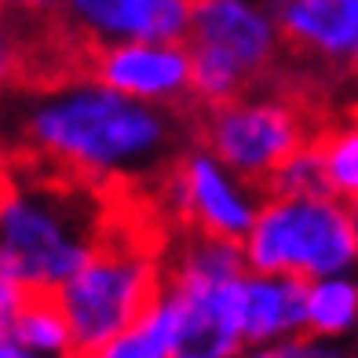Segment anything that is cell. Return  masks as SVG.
Segmentation results:
<instances>
[{"mask_svg":"<svg viewBox=\"0 0 358 358\" xmlns=\"http://www.w3.org/2000/svg\"><path fill=\"white\" fill-rule=\"evenodd\" d=\"M194 143V103H139L88 77L15 80L0 92V157L103 190L161 194Z\"/></svg>","mask_w":358,"mask_h":358,"instance_id":"1","label":"cell"},{"mask_svg":"<svg viewBox=\"0 0 358 358\" xmlns=\"http://www.w3.org/2000/svg\"><path fill=\"white\" fill-rule=\"evenodd\" d=\"M117 194L0 157V274L59 292L103 241Z\"/></svg>","mask_w":358,"mask_h":358,"instance_id":"2","label":"cell"},{"mask_svg":"<svg viewBox=\"0 0 358 358\" xmlns=\"http://www.w3.org/2000/svg\"><path fill=\"white\" fill-rule=\"evenodd\" d=\"M325 124L329 121L315 99V88L285 73L274 85L241 95L234 103L208 110L194 106L198 143L264 198L274 172L307 143H315L325 132Z\"/></svg>","mask_w":358,"mask_h":358,"instance_id":"3","label":"cell"},{"mask_svg":"<svg viewBox=\"0 0 358 358\" xmlns=\"http://www.w3.org/2000/svg\"><path fill=\"white\" fill-rule=\"evenodd\" d=\"M194 106H223L285 73L278 0H194Z\"/></svg>","mask_w":358,"mask_h":358,"instance_id":"4","label":"cell"},{"mask_svg":"<svg viewBox=\"0 0 358 358\" xmlns=\"http://www.w3.org/2000/svg\"><path fill=\"white\" fill-rule=\"evenodd\" d=\"M241 252L252 274H292L307 282L336 278L358 259L351 208L333 194L267 198Z\"/></svg>","mask_w":358,"mask_h":358,"instance_id":"5","label":"cell"},{"mask_svg":"<svg viewBox=\"0 0 358 358\" xmlns=\"http://www.w3.org/2000/svg\"><path fill=\"white\" fill-rule=\"evenodd\" d=\"M264 201V194L249 187L245 179H238L201 143H194L179 157V165L165 183V208L172 227L234 241V245H245Z\"/></svg>","mask_w":358,"mask_h":358,"instance_id":"6","label":"cell"},{"mask_svg":"<svg viewBox=\"0 0 358 358\" xmlns=\"http://www.w3.org/2000/svg\"><path fill=\"white\" fill-rule=\"evenodd\" d=\"M194 0H59L55 26L80 55L117 44H183Z\"/></svg>","mask_w":358,"mask_h":358,"instance_id":"7","label":"cell"},{"mask_svg":"<svg viewBox=\"0 0 358 358\" xmlns=\"http://www.w3.org/2000/svg\"><path fill=\"white\" fill-rule=\"evenodd\" d=\"M85 77L157 106L194 103V59L183 44H117L85 55Z\"/></svg>","mask_w":358,"mask_h":358,"instance_id":"8","label":"cell"},{"mask_svg":"<svg viewBox=\"0 0 358 358\" xmlns=\"http://www.w3.org/2000/svg\"><path fill=\"white\" fill-rule=\"evenodd\" d=\"M285 70L358 77V0H278Z\"/></svg>","mask_w":358,"mask_h":358,"instance_id":"9","label":"cell"},{"mask_svg":"<svg viewBox=\"0 0 358 358\" xmlns=\"http://www.w3.org/2000/svg\"><path fill=\"white\" fill-rule=\"evenodd\" d=\"M307 278L292 274H245L241 289V318H245V344L264 348L285 336L307 333Z\"/></svg>","mask_w":358,"mask_h":358,"instance_id":"10","label":"cell"},{"mask_svg":"<svg viewBox=\"0 0 358 358\" xmlns=\"http://www.w3.org/2000/svg\"><path fill=\"white\" fill-rule=\"evenodd\" d=\"M11 340L22 344L26 351H34L37 358L73 355V333H70V318L62 311L59 292H26Z\"/></svg>","mask_w":358,"mask_h":358,"instance_id":"11","label":"cell"},{"mask_svg":"<svg viewBox=\"0 0 358 358\" xmlns=\"http://www.w3.org/2000/svg\"><path fill=\"white\" fill-rule=\"evenodd\" d=\"M358 329V282L355 278H318L307 289V333L336 340Z\"/></svg>","mask_w":358,"mask_h":358,"instance_id":"12","label":"cell"},{"mask_svg":"<svg viewBox=\"0 0 358 358\" xmlns=\"http://www.w3.org/2000/svg\"><path fill=\"white\" fill-rule=\"evenodd\" d=\"M322 165H325V183H329L333 198H358V103L325 124V132L315 139Z\"/></svg>","mask_w":358,"mask_h":358,"instance_id":"13","label":"cell"},{"mask_svg":"<svg viewBox=\"0 0 358 358\" xmlns=\"http://www.w3.org/2000/svg\"><path fill=\"white\" fill-rule=\"evenodd\" d=\"M176 351V325H172V303L161 296L146 318H139L132 329H124L117 340L95 355V358H172Z\"/></svg>","mask_w":358,"mask_h":358,"instance_id":"14","label":"cell"},{"mask_svg":"<svg viewBox=\"0 0 358 358\" xmlns=\"http://www.w3.org/2000/svg\"><path fill=\"white\" fill-rule=\"evenodd\" d=\"M241 358H351V355L340 344H333V340L300 333V336H285V340H274V344H264V348H249Z\"/></svg>","mask_w":358,"mask_h":358,"instance_id":"15","label":"cell"},{"mask_svg":"<svg viewBox=\"0 0 358 358\" xmlns=\"http://www.w3.org/2000/svg\"><path fill=\"white\" fill-rule=\"evenodd\" d=\"M22 300H26V289L15 278H8V274H0V340H11L15 318L22 311Z\"/></svg>","mask_w":358,"mask_h":358,"instance_id":"16","label":"cell"},{"mask_svg":"<svg viewBox=\"0 0 358 358\" xmlns=\"http://www.w3.org/2000/svg\"><path fill=\"white\" fill-rule=\"evenodd\" d=\"M59 11V0H0V15L11 19H52Z\"/></svg>","mask_w":358,"mask_h":358,"instance_id":"17","label":"cell"},{"mask_svg":"<svg viewBox=\"0 0 358 358\" xmlns=\"http://www.w3.org/2000/svg\"><path fill=\"white\" fill-rule=\"evenodd\" d=\"M0 358H37V355L26 351L22 344H15V340H0Z\"/></svg>","mask_w":358,"mask_h":358,"instance_id":"18","label":"cell"},{"mask_svg":"<svg viewBox=\"0 0 358 358\" xmlns=\"http://www.w3.org/2000/svg\"><path fill=\"white\" fill-rule=\"evenodd\" d=\"M351 223H355V238H358V198L351 201Z\"/></svg>","mask_w":358,"mask_h":358,"instance_id":"19","label":"cell"},{"mask_svg":"<svg viewBox=\"0 0 358 358\" xmlns=\"http://www.w3.org/2000/svg\"><path fill=\"white\" fill-rule=\"evenodd\" d=\"M66 358H80V355H66Z\"/></svg>","mask_w":358,"mask_h":358,"instance_id":"20","label":"cell"}]
</instances>
